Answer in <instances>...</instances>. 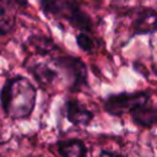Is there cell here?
<instances>
[{
	"label": "cell",
	"mask_w": 157,
	"mask_h": 157,
	"mask_svg": "<svg viewBox=\"0 0 157 157\" xmlns=\"http://www.w3.org/2000/svg\"><path fill=\"white\" fill-rule=\"evenodd\" d=\"M16 12L11 0H0V37H5L13 31Z\"/></svg>",
	"instance_id": "9c48e42d"
},
{
	"label": "cell",
	"mask_w": 157,
	"mask_h": 157,
	"mask_svg": "<svg viewBox=\"0 0 157 157\" xmlns=\"http://www.w3.org/2000/svg\"><path fill=\"white\" fill-rule=\"evenodd\" d=\"M157 33V10L153 9H140L136 11L131 23V36L153 34Z\"/></svg>",
	"instance_id": "5b68a950"
},
{
	"label": "cell",
	"mask_w": 157,
	"mask_h": 157,
	"mask_svg": "<svg viewBox=\"0 0 157 157\" xmlns=\"http://www.w3.org/2000/svg\"><path fill=\"white\" fill-rule=\"evenodd\" d=\"M50 63L56 67L60 76L65 78L71 91H80L87 85V66L80 58L64 54L53 56Z\"/></svg>",
	"instance_id": "3957f363"
},
{
	"label": "cell",
	"mask_w": 157,
	"mask_h": 157,
	"mask_svg": "<svg viewBox=\"0 0 157 157\" xmlns=\"http://www.w3.org/2000/svg\"><path fill=\"white\" fill-rule=\"evenodd\" d=\"M99 157H120V156H117V155L110 153V152H102L99 155Z\"/></svg>",
	"instance_id": "5bb4252c"
},
{
	"label": "cell",
	"mask_w": 157,
	"mask_h": 157,
	"mask_svg": "<svg viewBox=\"0 0 157 157\" xmlns=\"http://www.w3.org/2000/svg\"><path fill=\"white\" fill-rule=\"evenodd\" d=\"M148 101H150V93L145 91L120 92V93L109 94L103 102V108L110 115L118 117L125 113H130L134 108Z\"/></svg>",
	"instance_id": "277c9868"
},
{
	"label": "cell",
	"mask_w": 157,
	"mask_h": 157,
	"mask_svg": "<svg viewBox=\"0 0 157 157\" xmlns=\"http://www.w3.org/2000/svg\"><path fill=\"white\" fill-rule=\"evenodd\" d=\"M130 114L134 123L139 126L148 128L157 123V105L150 103V101L134 108Z\"/></svg>",
	"instance_id": "ba28073f"
},
{
	"label": "cell",
	"mask_w": 157,
	"mask_h": 157,
	"mask_svg": "<svg viewBox=\"0 0 157 157\" xmlns=\"http://www.w3.org/2000/svg\"><path fill=\"white\" fill-rule=\"evenodd\" d=\"M76 44L82 52L86 53H91L94 49V40L87 34V32H80L76 34Z\"/></svg>",
	"instance_id": "7c38bea8"
},
{
	"label": "cell",
	"mask_w": 157,
	"mask_h": 157,
	"mask_svg": "<svg viewBox=\"0 0 157 157\" xmlns=\"http://www.w3.org/2000/svg\"><path fill=\"white\" fill-rule=\"evenodd\" d=\"M28 44L31 45V49L34 52V54H38L42 56H47V55L54 54L55 52H59V47L55 44V42L43 36L29 37Z\"/></svg>",
	"instance_id": "30bf717a"
},
{
	"label": "cell",
	"mask_w": 157,
	"mask_h": 157,
	"mask_svg": "<svg viewBox=\"0 0 157 157\" xmlns=\"http://www.w3.org/2000/svg\"><path fill=\"white\" fill-rule=\"evenodd\" d=\"M37 88L25 76L7 78L0 90L1 107L11 119L28 118L36 105Z\"/></svg>",
	"instance_id": "6da1fadb"
},
{
	"label": "cell",
	"mask_w": 157,
	"mask_h": 157,
	"mask_svg": "<svg viewBox=\"0 0 157 157\" xmlns=\"http://www.w3.org/2000/svg\"><path fill=\"white\" fill-rule=\"evenodd\" d=\"M13 1L21 7H27L28 6V0H13Z\"/></svg>",
	"instance_id": "4fadbf2b"
},
{
	"label": "cell",
	"mask_w": 157,
	"mask_h": 157,
	"mask_svg": "<svg viewBox=\"0 0 157 157\" xmlns=\"http://www.w3.org/2000/svg\"><path fill=\"white\" fill-rule=\"evenodd\" d=\"M65 114L70 123L75 125H88L93 119L92 112H90L83 104L76 99H69L65 103Z\"/></svg>",
	"instance_id": "8992f818"
},
{
	"label": "cell",
	"mask_w": 157,
	"mask_h": 157,
	"mask_svg": "<svg viewBox=\"0 0 157 157\" xmlns=\"http://www.w3.org/2000/svg\"><path fill=\"white\" fill-rule=\"evenodd\" d=\"M38 2L48 18L66 22L80 32L92 31V20L76 0H38Z\"/></svg>",
	"instance_id": "7a4b0ae2"
},
{
	"label": "cell",
	"mask_w": 157,
	"mask_h": 157,
	"mask_svg": "<svg viewBox=\"0 0 157 157\" xmlns=\"http://www.w3.org/2000/svg\"><path fill=\"white\" fill-rule=\"evenodd\" d=\"M28 71L32 74L34 80L43 87L50 86L60 76L59 71L52 63H36L28 69Z\"/></svg>",
	"instance_id": "52a82bcc"
},
{
	"label": "cell",
	"mask_w": 157,
	"mask_h": 157,
	"mask_svg": "<svg viewBox=\"0 0 157 157\" xmlns=\"http://www.w3.org/2000/svg\"><path fill=\"white\" fill-rule=\"evenodd\" d=\"M59 152L63 157H85L86 147L80 140H69L59 144Z\"/></svg>",
	"instance_id": "8fae6325"
}]
</instances>
